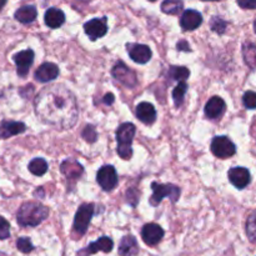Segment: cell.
Segmentation results:
<instances>
[{
    "instance_id": "obj_28",
    "label": "cell",
    "mask_w": 256,
    "mask_h": 256,
    "mask_svg": "<svg viewBox=\"0 0 256 256\" xmlns=\"http://www.w3.org/2000/svg\"><path fill=\"white\" fill-rule=\"evenodd\" d=\"M186 90H188V85L186 82H179V85L174 89V92H172V98H174V102L176 106H180V105L182 104Z\"/></svg>"
},
{
    "instance_id": "obj_29",
    "label": "cell",
    "mask_w": 256,
    "mask_h": 256,
    "mask_svg": "<svg viewBox=\"0 0 256 256\" xmlns=\"http://www.w3.org/2000/svg\"><path fill=\"white\" fill-rule=\"evenodd\" d=\"M169 75L172 76V79L174 80H185L189 78L190 72L184 66H172L170 69Z\"/></svg>"
},
{
    "instance_id": "obj_17",
    "label": "cell",
    "mask_w": 256,
    "mask_h": 256,
    "mask_svg": "<svg viewBox=\"0 0 256 256\" xmlns=\"http://www.w3.org/2000/svg\"><path fill=\"white\" fill-rule=\"evenodd\" d=\"M225 112V102L219 96H212L205 105V115L209 119H218Z\"/></svg>"
},
{
    "instance_id": "obj_34",
    "label": "cell",
    "mask_w": 256,
    "mask_h": 256,
    "mask_svg": "<svg viewBox=\"0 0 256 256\" xmlns=\"http://www.w3.org/2000/svg\"><path fill=\"white\" fill-rule=\"evenodd\" d=\"M82 136L85 138V140L89 142H94L95 140H96V132H95V129L92 126H86L85 128V130L82 132Z\"/></svg>"
},
{
    "instance_id": "obj_11",
    "label": "cell",
    "mask_w": 256,
    "mask_h": 256,
    "mask_svg": "<svg viewBox=\"0 0 256 256\" xmlns=\"http://www.w3.org/2000/svg\"><path fill=\"white\" fill-rule=\"evenodd\" d=\"M128 52L135 62L145 64L152 59V50L148 45L128 44Z\"/></svg>"
},
{
    "instance_id": "obj_19",
    "label": "cell",
    "mask_w": 256,
    "mask_h": 256,
    "mask_svg": "<svg viewBox=\"0 0 256 256\" xmlns=\"http://www.w3.org/2000/svg\"><path fill=\"white\" fill-rule=\"evenodd\" d=\"M136 116L144 124H152L156 119V112L149 102H140L136 106Z\"/></svg>"
},
{
    "instance_id": "obj_42",
    "label": "cell",
    "mask_w": 256,
    "mask_h": 256,
    "mask_svg": "<svg viewBox=\"0 0 256 256\" xmlns=\"http://www.w3.org/2000/svg\"><path fill=\"white\" fill-rule=\"evenodd\" d=\"M85 2H90V0H85Z\"/></svg>"
},
{
    "instance_id": "obj_30",
    "label": "cell",
    "mask_w": 256,
    "mask_h": 256,
    "mask_svg": "<svg viewBox=\"0 0 256 256\" xmlns=\"http://www.w3.org/2000/svg\"><path fill=\"white\" fill-rule=\"evenodd\" d=\"M16 246L18 249L22 252H24V254H29V252H32V249H34L32 242H30V239H28V238H20V239H18Z\"/></svg>"
},
{
    "instance_id": "obj_41",
    "label": "cell",
    "mask_w": 256,
    "mask_h": 256,
    "mask_svg": "<svg viewBox=\"0 0 256 256\" xmlns=\"http://www.w3.org/2000/svg\"><path fill=\"white\" fill-rule=\"evenodd\" d=\"M209 2H216V0H209Z\"/></svg>"
},
{
    "instance_id": "obj_13",
    "label": "cell",
    "mask_w": 256,
    "mask_h": 256,
    "mask_svg": "<svg viewBox=\"0 0 256 256\" xmlns=\"http://www.w3.org/2000/svg\"><path fill=\"white\" fill-rule=\"evenodd\" d=\"M112 246H114V242H112V240L108 236H102V238H100L99 240H96V242H92V244H90L88 248H85L84 250L79 252L78 256L92 255L98 252H110L112 250Z\"/></svg>"
},
{
    "instance_id": "obj_36",
    "label": "cell",
    "mask_w": 256,
    "mask_h": 256,
    "mask_svg": "<svg viewBox=\"0 0 256 256\" xmlns=\"http://www.w3.org/2000/svg\"><path fill=\"white\" fill-rule=\"evenodd\" d=\"M242 9H256V0H236Z\"/></svg>"
},
{
    "instance_id": "obj_24",
    "label": "cell",
    "mask_w": 256,
    "mask_h": 256,
    "mask_svg": "<svg viewBox=\"0 0 256 256\" xmlns=\"http://www.w3.org/2000/svg\"><path fill=\"white\" fill-rule=\"evenodd\" d=\"M242 54H244L245 62L250 68H256V45L252 42H246L242 46Z\"/></svg>"
},
{
    "instance_id": "obj_16",
    "label": "cell",
    "mask_w": 256,
    "mask_h": 256,
    "mask_svg": "<svg viewBox=\"0 0 256 256\" xmlns=\"http://www.w3.org/2000/svg\"><path fill=\"white\" fill-rule=\"evenodd\" d=\"M202 22V16L199 12L196 10H186L182 14L180 24L184 30H195L199 28Z\"/></svg>"
},
{
    "instance_id": "obj_20",
    "label": "cell",
    "mask_w": 256,
    "mask_h": 256,
    "mask_svg": "<svg viewBox=\"0 0 256 256\" xmlns=\"http://www.w3.org/2000/svg\"><path fill=\"white\" fill-rule=\"evenodd\" d=\"M139 252L138 242L132 235H126L122 239L119 245L120 256H136Z\"/></svg>"
},
{
    "instance_id": "obj_2",
    "label": "cell",
    "mask_w": 256,
    "mask_h": 256,
    "mask_svg": "<svg viewBox=\"0 0 256 256\" xmlns=\"http://www.w3.org/2000/svg\"><path fill=\"white\" fill-rule=\"evenodd\" d=\"M49 215V209L39 202H25L18 212V222L22 226H36Z\"/></svg>"
},
{
    "instance_id": "obj_7",
    "label": "cell",
    "mask_w": 256,
    "mask_h": 256,
    "mask_svg": "<svg viewBox=\"0 0 256 256\" xmlns=\"http://www.w3.org/2000/svg\"><path fill=\"white\" fill-rule=\"evenodd\" d=\"M112 74L118 82H122L126 88H134L138 84V79L135 72L130 68H128L124 62H119L112 68Z\"/></svg>"
},
{
    "instance_id": "obj_32",
    "label": "cell",
    "mask_w": 256,
    "mask_h": 256,
    "mask_svg": "<svg viewBox=\"0 0 256 256\" xmlns=\"http://www.w3.org/2000/svg\"><path fill=\"white\" fill-rule=\"evenodd\" d=\"M212 29L215 32H218V34H222L225 29H226V22L222 19H220V18H214L212 22Z\"/></svg>"
},
{
    "instance_id": "obj_39",
    "label": "cell",
    "mask_w": 256,
    "mask_h": 256,
    "mask_svg": "<svg viewBox=\"0 0 256 256\" xmlns=\"http://www.w3.org/2000/svg\"><path fill=\"white\" fill-rule=\"evenodd\" d=\"M5 4H6V0H0V10L2 9V6H4Z\"/></svg>"
},
{
    "instance_id": "obj_37",
    "label": "cell",
    "mask_w": 256,
    "mask_h": 256,
    "mask_svg": "<svg viewBox=\"0 0 256 256\" xmlns=\"http://www.w3.org/2000/svg\"><path fill=\"white\" fill-rule=\"evenodd\" d=\"M178 49H179V50H185V52H189V50H190V45L188 44L186 42H178Z\"/></svg>"
},
{
    "instance_id": "obj_43",
    "label": "cell",
    "mask_w": 256,
    "mask_h": 256,
    "mask_svg": "<svg viewBox=\"0 0 256 256\" xmlns=\"http://www.w3.org/2000/svg\"><path fill=\"white\" fill-rule=\"evenodd\" d=\"M150 2H155V0H150Z\"/></svg>"
},
{
    "instance_id": "obj_14",
    "label": "cell",
    "mask_w": 256,
    "mask_h": 256,
    "mask_svg": "<svg viewBox=\"0 0 256 256\" xmlns=\"http://www.w3.org/2000/svg\"><path fill=\"white\" fill-rule=\"evenodd\" d=\"M228 176L236 189H244L250 184V172L245 168H232Z\"/></svg>"
},
{
    "instance_id": "obj_33",
    "label": "cell",
    "mask_w": 256,
    "mask_h": 256,
    "mask_svg": "<svg viewBox=\"0 0 256 256\" xmlns=\"http://www.w3.org/2000/svg\"><path fill=\"white\" fill-rule=\"evenodd\" d=\"M10 236V225L2 216H0V240L8 239Z\"/></svg>"
},
{
    "instance_id": "obj_31",
    "label": "cell",
    "mask_w": 256,
    "mask_h": 256,
    "mask_svg": "<svg viewBox=\"0 0 256 256\" xmlns=\"http://www.w3.org/2000/svg\"><path fill=\"white\" fill-rule=\"evenodd\" d=\"M242 102H244L245 108H248V109H256V92H245L244 98H242Z\"/></svg>"
},
{
    "instance_id": "obj_12",
    "label": "cell",
    "mask_w": 256,
    "mask_h": 256,
    "mask_svg": "<svg viewBox=\"0 0 256 256\" xmlns=\"http://www.w3.org/2000/svg\"><path fill=\"white\" fill-rule=\"evenodd\" d=\"M142 236L145 244L152 246V245H156L158 242H162V236H164V230L158 224H146L142 228Z\"/></svg>"
},
{
    "instance_id": "obj_8",
    "label": "cell",
    "mask_w": 256,
    "mask_h": 256,
    "mask_svg": "<svg viewBox=\"0 0 256 256\" xmlns=\"http://www.w3.org/2000/svg\"><path fill=\"white\" fill-rule=\"evenodd\" d=\"M96 180L99 182L100 186L105 192H110L114 189L118 184V174L116 170L112 166V165H105L102 169L98 172Z\"/></svg>"
},
{
    "instance_id": "obj_6",
    "label": "cell",
    "mask_w": 256,
    "mask_h": 256,
    "mask_svg": "<svg viewBox=\"0 0 256 256\" xmlns=\"http://www.w3.org/2000/svg\"><path fill=\"white\" fill-rule=\"evenodd\" d=\"M212 152L215 156L226 159V158L232 156L236 152L234 142L226 136H216L214 138L212 142Z\"/></svg>"
},
{
    "instance_id": "obj_23",
    "label": "cell",
    "mask_w": 256,
    "mask_h": 256,
    "mask_svg": "<svg viewBox=\"0 0 256 256\" xmlns=\"http://www.w3.org/2000/svg\"><path fill=\"white\" fill-rule=\"evenodd\" d=\"M36 9L34 6H32V5H26V6H22L16 10V12H15V19L18 22H22V24H29V22H34L36 19Z\"/></svg>"
},
{
    "instance_id": "obj_27",
    "label": "cell",
    "mask_w": 256,
    "mask_h": 256,
    "mask_svg": "<svg viewBox=\"0 0 256 256\" xmlns=\"http://www.w3.org/2000/svg\"><path fill=\"white\" fill-rule=\"evenodd\" d=\"M246 234L252 242L256 244V210L248 218L246 222Z\"/></svg>"
},
{
    "instance_id": "obj_15",
    "label": "cell",
    "mask_w": 256,
    "mask_h": 256,
    "mask_svg": "<svg viewBox=\"0 0 256 256\" xmlns=\"http://www.w3.org/2000/svg\"><path fill=\"white\" fill-rule=\"evenodd\" d=\"M58 75H59V68L52 62H44L35 72V78H36L38 82H52V80L56 79Z\"/></svg>"
},
{
    "instance_id": "obj_38",
    "label": "cell",
    "mask_w": 256,
    "mask_h": 256,
    "mask_svg": "<svg viewBox=\"0 0 256 256\" xmlns=\"http://www.w3.org/2000/svg\"><path fill=\"white\" fill-rule=\"evenodd\" d=\"M102 100H104V102H105V104H106V105L112 104V102H114V95H112V94H106V95H105L104 99H102Z\"/></svg>"
},
{
    "instance_id": "obj_10",
    "label": "cell",
    "mask_w": 256,
    "mask_h": 256,
    "mask_svg": "<svg viewBox=\"0 0 256 256\" xmlns=\"http://www.w3.org/2000/svg\"><path fill=\"white\" fill-rule=\"evenodd\" d=\"M14 62L18 68V74L22 78L26 76L30 66L32 65V62H34V52L30 49L22 50V52L14 55Z\"/></svg>"
},
{
    "instance_id": "obj_40",
    "label": "cell",
    "mask_w": 256,
    "mask_h": 256,
    "mask_svg": "<svg viewBox=\"0 0 256 256\" xmlns=\"http://www.w3.org/2000/svg\"><path fill=\"white\" fill-rule=\"evenodd\" d=\"M254 30H255V32H256V20H255V22H254Z\"/></svg>"
},
{
    "instance_id": "obj_21",
    "label": "cell",
    "mask_w": 256,
    "mask_h": 256,
    "mask_svg": "<svg viewBox=\"0 0 256 256\" xmlns=\"http://www.w3.org/2000/svg\"><path fill=\"white\" fill-rule=\"evenodd\" d=\"M60 169H62V172L66 176L68 180H76L82 174V165L72 159H68L65 162H62Z\"/></svg>"
},
{
    "instance_id": "obj_35",
    "label": "cell",
    "mask_w": 256,
    "mask_h": 256,
    "mask_svg": "<svg viewBox=\"0 0 256 256\" xmlns=\"http://www.w3.org/2000/svg\"><path fill=\"white\" fill-rule=\"evenodd\" d=\"M139 192H136V190H134V189H130V190H128V192H126V198H128V202H130V204L132 205V206H135V205H136V202H138V199H139Z\"/></svg>"
},
{
    "instance_id": "obj_18",
    "label": "cell",
    "mask_w": 256,
    "mask_h": 256,
    "mask_svg": "<svg viewBox=\"0 0 256 256\" xmlns=\"http://www.w3.org/2000/svg\"><path fill=\"white\" fill-rule=\"evenodd\" d=\"M25 132V124L19 122H0V139H8L12 135L22 134Z\"/></svg>"
},
{
    "instance_id": "obj_26",
    "label": "cell",
    "mask_w": 256,
    "mask_h": 256,
    "mask_svg": "<svg viewBox=\"0 0 256 256\" xmlns=\"http://www.w3.org/2000/svg\"><path fill=\"white\" fill-rule=\"evenodd\" d=\"M182 9V0H165L162 4V10L165 14H179Z\"/></svg>"
},
{
    "instance_id": "obj_4",
    "label": "cell",
    "mask_w": 256,
    "mask_h": 256,
    "mask_svg": "<svg viewBox=\"0 0 256 256\" xmlns=\"http://www.w3.org/2000/svg\"><path fill=\"white\" fill-rule=\"evenodd\" d=\"M152 196L150 199V204L152 206H156L164 198H170L172 202H178L180 196V189L175 185L172 184H158V182H152Z\"/></svg>"
},
{
    "instance_id": "obj_9",
    "label": "cell",
    "mask_w": 256,
    "mask_h": 256,
    "mask_svg": "<svg viewBox=\"0 0 256 256\" xmlns=\"http://www.w3.org/2000/svg\"><path fill=\"white\" fill-rule=\"evenodd\" d=\"M84 30L92 40L99 39V38L104 36L108 32L106 19L105 18H102V19L96 18V19L89 20L88 22H85Z\"/></svg>"
},
{
    "instance_id": "obj_5",
    "label": "cell",
    "mask_w": 256,
    "mask_h": 256,
    "mask_svg": "<svg viewBox=\"0 0 256 256\" xmlns=\"http://www.w3.org/2000/svg\"><path fill=\"white\" fill-rule=\"evenodd\" d=\"M92 214H94V205L92 204H82L79 208L74 220L75 234L82 236V235H84L86 232Z\"/></svg>"
},
{
    "instance_id": "obj_3",
    "label": "cell",
    "mask_w": 256,
    "mask_h": 256,
    "mask_svg": "<svg viewBox=\"0 0 256 256\" xmlns=\"http://www.w3.org/2000/svg\"><path fill=\"white\" fill-rule=\"evenodd\" d=\"M135 135V125L132 122H124L119 126L116 132V140H118V154L122 159L128 160L132 158V142Z\"/></svg>"
},
{
    "instance_id": "obj_1",
    "label": "cell",
    "mask_w": 256,
    "mask_h": 256,
    "mask_svg": "<svg viewBox=\"0 0 256 256\" xmlns=\"http://www.w3.org/2000/svg\"><path fill=\"white\" fill-rule=\"evenodd\" d=\"M35 110L42 122L59 129H70L79 114L74 94L62 85L42 90L35 99Z\"/></svg>"
},
{
    "instance_id": "obj_22",
    "label": "cell",
    "mask_w": 256,
    "mask_h": 256,
    "mask_svg": "<svg viewBox=\"0 0 256 256\" xmlns=\"http://www.w3.org/2000/svg\"><path fill=\"white\" fill-rule=\"evenodd\" d=\"M65 22V15L62 10L56 9V8H50L45 12V24L52 29H56V28L62 26Z\"/></svg>"
},
{
    "instance_id": "obj_25",
    "label": "cell",
    "mask_w": 256,
    "mask_h": 256,
    "mask_svg": "<svg viewBox=\"0 0 256 256\" xmlns=\"http://www.w3.org/2000/svg\"><path fill=\"white\" fill-rule=\"evenodd\" d=\"M29 170L32 174L36 175V176H42L48 172V162L42 158H36V159L30 162Z\"/></svg>"
}]
</instances>
